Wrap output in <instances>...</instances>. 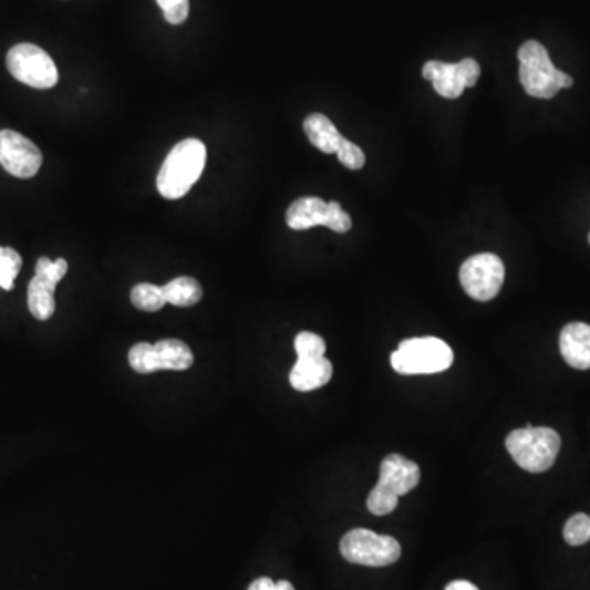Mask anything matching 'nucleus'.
I'll list each match as a JSON object with an SVG mask.
<instances>
[{"instance_id":"f3484780","label":"nucleus","mask_w":590,"mask_h":590,"mask_svg":"<svg viewBox=\"0 0 590 590\" xmlns=\"http://www.w3.org/2000/svg\"><path fill=\"white\" fill-rule=\"evenodd\" d=\"M166 303H173L176 307H193L203 299V286L189 276H180L173 279L163 288Z\"/></svg>"},{"instance_id":"f8f14e48","label":"nucleus","mask_w":590,"mask_h":590,"mask_svg":"<svg viewBox=\"0 0 590 590\" xmlns=\"http://www.w3.org/2000/svg\"><path fill=\"white\" fill-rule=\"evenodd\" d=\"M559 350L566 363L575 370H590V325L569 323L559 335Z\"/></svg>"},{"instance_id":"cd10ccee","label":"nucleus","mask_w":590,"mask_h":590,"mask_svg":"<svg viewBox=\"0 0 590 590\" xmlns=\"http://www.w3.org/2000/svg\"><path fill=\"white\" fill-rule=\"evenodd\" d=\"M445 590H479L469 581H453Z\"/></svg>"},{"instance_id":"1a4fd4ad","label":"nucleus","mask_w":590,"mask_h":590,"mask_svg":"<svg viewBox=\"0 0 590 590\" xmlns=\"http://www.w3.org/2000/svg\"><path fill=\"white\" fill-rule=\"evenodd\" d=\"M480 76V66L473 58L449 64L442 61H428L423 66V77L432 81L433 87L442 97H462L464 89L474 87Z\"/></svg>"},{"instance_id":"a878e982","label":"nucleus","mask_w":590,"mask_h":590,"mask_svg":"<svg viewBox=\"0 0 590 590\" xmlns=\"http://www.w3.org/2000/svg\"><path fill=\"white\" fill-rule=\"evenodd\" d=\"M327 228L337 231V234H346L351 228V217L343 209L340 204L329 203V217H327Z\"/></svg>"},{"instance_id":"4468645a","label":"nucleus","mask_w":590,"mask_h":590,"mask_svg":"<svg viewBox=\"0 0 590 590\" xmlns=\"http://www.w3.org/2000/svg\"><path fill=\"white\" fill-rule=\"evenodd\" d=\"M329 217V203L320 197H300L288 209L286 220L292 230H309L312 227H325Z\"/></svg>"},{"instance_id":"0eeeda50","label":"nucleus","mask_w":590,"mask_h":590,"mask_svg":"<svg viewBox=\"0 0 590 590\" xmlns=\"http://www.w3.org/2000/svg\"><path fill=\"white\" fill-rule=\"evenodd\" d=\"M506 279V266L494 253L470 256L459 269V281L466 294L479 302H489L499 296Z\"/></svg>"},{"instance_id":"f257e3e1","label":"nucleus","mask_w":590,"mask_h":590,"mask_svg":"<svg viewBox=\"0 0 590 590\" xmlns=\"http://www.w3.org/2000/svg\"><path fill=\"white\" fill-rule=\"evenodd\" d=\"M207 148L200 139L187 138L177 143L159 169L156 186L165 199L186 196L206 168Z\"/></svg>"},{"instance_id":"20e7f679","label":"nucleus","mask_w":590,"mask_h":590,"mask_svg":"<svg viewBox=\"0 0 590 590\" xmlns=\"http://www.w3.org/2000/svg\"><path fill=\"white\" fill-rule=\"evenodd\" d=\"M455 360L452 348L446 341L435 337L411 338L398 344L391 356L394 371L405 376L415 374H436L448 370Z\"/></svg>"},{"instance_id":"a211bd4d","label":"nucleus","mask_w":590,"mask_h":590,"mask_svg":"<svg viewBox=\"0 0 590 590\" xmlns=\"http://www.w3.org/2000/svg\"><path fill=\"white\" fill-rule=\"evenodd\" d=\"M132 303L143 312H158L166 306L165 292L159 286L148 282L136 284L132 289Z\"/></svg>"},{"instance_id":"9b49d317","label":"nucleus","mask_w":590,"mask_h":590,"mask_svg":"<svg viewBox=\"0 0 590 590\" xmlns=\"http://www.w3.org/2000/svg\"><path fill=\"white\" fill-rule=\"evenodd\" d=\"M421 483V467L418 464L401 455H389L381 463L380 483L397 497L414 490Z\"/></svg>"},{"instance_id":"2eb2a0df","label":"nucleus","mask_w":590,"mask_h":590,"mask_svg":"<svg viewBox=\"0 0 590 590\" xmlns=\"http://www.w3.org/2000/svg\"><path fill=\"white\" fill-rule=\"evenodd\" d=\"M303 130H306L307 138L315 148L327 153V155H332V153L337 155L343 135L338 132L329 117L322 114L309 115L303 122Z\"/></svg>"},{"instance_id":"b1692460","label":"nucleus","mask_w":590,"mask_h":590,"mask_svg":"<svg viewBox=\"0 0 590 590\" xmlns=\"http://www.w3.org/2000/svg\"><path fill=\"white\" fill-rule=\"evenodd\" d=\"M338 162L341 165L346 166L348 169L358 170L363 168L366 163V156H364L363 149L360 146L354 145L350 139H341L340 148L337 152Z\"/></svg>"},{"instance_id":"bb28decb","label":"nucleus","mask_w":590,"mask_h":590,"mask_svg":"<svg viewBox=\"0 0 590 590\" xmlns=\"http://www.w3.org/2000/svg\"><path fill=\"white\" fill-rule=\"evenodd\" d=\"M248 590H276V582L269 578L256 579Z\"/></svg>"},{"instance_id":"6e6552de","label":"nucleus","mask_w":590,"mask_h":590,"mask_svg":"<svg viewBox=\"0 0 590 590\" xmlns=\"http://www.w3.org/2000/svg\"><path fill=\"white\" fill-rule=\"evenodd\" d=\"M68 261L60 258L56 261H51L50 258L43 256L37 261L35 276L29 284V310L37 320H50L56 310V302H54V291H56L58 282L66 276Z\"/></svg>"},{"instance_id":"39448f33","label":"nucleus","mask_w":590,"mask_h":590,"mask_svg":"<svg viewBox=\"0 0 590 590\" xmlns=\"http://www.w3.org/2000/svg\"><path fill=\"white\" fill-rule=\"evenodd\" d=\"M340 551L348 562L384 568L394 565L402 555L401 544L387 535H377L368 528H354L340 541Z\"/></svg>"},{"instance_id":"c85d7f7f","label":"nucleus","mask_w":590,"mask_h":590,"mask_svg":"<svg viewBox=\"0 0 590 590\" xmlns=\"http://www.w3.org/2000/svg\"><path fill=\"white\" fill-rule=\"evenodd\" d=\"M276 590H296V589H294V586L291 584V582L279 581V582H276Z\"/></svg>"},{"instance_id":"aec40b11","label":"nucleus","mask_w":590,"mask_h":590,"mask_svg":"<svg viewBox=\"0 0 590 590\" xmlns=\"http://www.w3.org/2000/svg\"><path fill=\"white\" fill-rule=\"evenodd\" d=\"M22 256L13 248L0 247V288L12 291L13 282L22 269Z\"/></svg>"},{"instance_id":"ddd939ff","label":"nucleus","mask_w":590,"mask_h":590,"mask_svg":"<svg viewBox=\"0 0 590 590\" xmlns=\"http://www.w3.org/2000/svg\"><path fill=\"white\" fill-rule=\"evenodd\" d=\"M332 376L333 366L325 356L302 358L297 360L289 381L296 391L310 392L329 384Z\"/></svg>"},{"instance_id":"5701e85b","label":"nucleus","mask_w":590,"mask_h":590,"mask_svg":"<svg viewBox=\"0 0 590 590\" xmlns=\"http://www.w3.org/2000/svg\"><path fill=\"white\" fill-rule=\"evenodd\" d=\"M398 497L392 494L391 490L382 487L381 484H376L373 490H371L370 497H368V508L371 514L374 515H389L397 508Z\"/></svg>"},{"instance_id":"dca6fc26","label":"nucleus","mask_w":590,"mask_h":590,"mask_svg":"<svg viewBox=\"0 0 590 590\" xmlns=\"http://www.w3.org/2000/svg\"><path fill=\"white\" fill-rule=\"evenodd\" d=\"M159 371H186L193 366V350L180 340H162L155 344Z\"/></svg>"},{"instance_id":"6ab92c4d","label":"nucleus","mask_w":590,"mask_h":590,"mask_svg":"<svg viewBox=\"0 0 590 590\" xmlns=\"http://www.w3.org/2000/svg\"><path fill=\"white\" fill-rule=\"evenodd\" d=\"M128 363L138 374H153L158 373V356H156L155 344L136 343L135 346L130 350Z\"/></svg>"},{"instance_id":"9d476101","label":"nucleus","mask_w":590,"mask_h":590,"mask_svg":"<svg viewBox=\"0 0 590 590\" xmlns=\"http://www.w3.org/2000/svg\"><path fill=\"white\" fill-rule=\"evenodd\" d=\"M43 155L35 143L13 130H0V165L20 179L37 176L42 168Z\"/></svg>"},{"instance_id":"7ed1b4c3","label":"nucleus","mask_w":590,"mask_h":590,"mask_svg":"<svg viewBox=\"0 0 590 590\" xmlns=\"http://www.w3.org/2000/svg\"><path fill=\"white\" fill-rule=\"evenodd\" d=\"M511 459L528 473H545L551 469L561 449V436L547 426H527L515 429L506 439Z\"/></svg>"},{"instance_id":"f03ea898","label":"nucleus","mask_w":590,"mask_h":590,"mask_svg":"<svg viewBox=\"0 0 590 590\" xmlns=\"http://www.w3.org/2000/svg\"><path fill=\"white\" fill-rule=\"evenodd\" d=\"M520 83L525 92L535 99H552L561 89L571 87L572 77L556 70L547 48L540 42L528 40L518 50Z\"/></svg>"},{"instance_id":"393cba45","label":"nucleus","mask_w":590,"mask_h":590,"mask_svg":"<svg viewBox=\"0 0 590 590\" xmlns=\"http://www.w3.org/2000/svg\"><path fill=\"white\" fill-rule=\"evenodd\" d=\"M165 13L166 22L170 25H180L189 17V0H156Z\"/></svg>"},{"instance_id":"c756f323","label":"nucleus","mask_w":590,"mask_h":590,"mask_svg":"<svg viewBox=\"0 0 590 590\" xmlns=\"http://www.w3.org/2000/svg\"><path fill=\"white\" fill-rule=\"evenodd\" d=\"M589 244H590V235H589Z\"/></svg>"},{"instance_id":"4be33fe9","label":"nucleus","mask_w":590,"mask_h":590,"mask_svg":"<svg viewBox=\"0 0 590 590\" xmlns=\"http://www.w3.org/2000/svg\"><path fill=\"white\" fill-rule=\"evenodd\" d=\"M297 360L302 358L325 356L327 344L323 338L312 332H302L296 337Z\"/></svg>"},{"instance_id":"412c9836","label":"nucleus","mask_w":590,"mask_h":590,"mask_svg":"<svg viewBox=\"0 0 590 590\" xmlns=\"http://www.w3.org/2000/svg\"><path fill=\"white\" fill-rule=\"evenodd\" d=\"M566 544L571 547H582L590 541V517L586 514H576L566 521L565 531Z\"/></svg>"},{"instance_id":"423d86ee","label":"nucleus","mask_w":590,"mask_h":590,"mask_svg":"<svg viewBox=\"0 0 590 590\" xmlns=\"http://www.w3.org/2000/svg\"><path fill=\"white\" fill-rule=\"evenodd\" d=\"M7 70L20 83L33 89H51L58 84L56 64L50 54L32 43H20L7 53Z\"/></svg>"}]
</instances>
